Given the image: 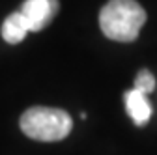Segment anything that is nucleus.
Here are the masks:
<instances>
[{
  "label": "nucleus",
  "mask_w": 157,
  "mask_h": 155,
  "mask_svg": "<svg viewBox=\"0 0 157 155\" xmlns=\"http://www.w3.org/2000/svg\"><path fill=\"white\" fill-rule=\"evenodd\" d=\"M146 17L136 0H109L99 13V26L109 40L129 43L139 37Z\"/></svg>",
  "instance_id": "1"
},
{
  "label": "nucleus",
  "mask_w": 157,
  "mask_h": 155,
  "mask_svg": "<svg viewBox=\"0 0 157 155\" xmlns=\"http://www.w3.org/2000/svg\"><path fill=\"white\" fill-rule=\"evenodd\" d=\"M21 131L32 140L58 142L64 140L73 129L71 116L62 108L32 107L21 116Z\"/></svg>",
  "instance_id": "2"
},
{
  "label": "nucleus",
  "mask_w": 157,
  "mask_h": 155,
  "mask_svg": "<svg viewBox=\"0 0 157 155\" xmlns=\"http://www.w3.org/2000/svg\"><path fill=\"white\" fill-rule=\"evenodd\" d=\"M124 99H125V110L131 116V120L135 122V125H146L151 118V103L148 101L146 93H142L140 90L131 88L124 93Z\"/></svg>",
  "instance_id": "4"
},
{
  "label": "nucleus",
  "mask_w": 157,
  "mask_h": 155,
  "mask_svg": "<svg viewBox=\"0 0 157 155\" xmlns=\"http://www.w3.org/2000/svg\"><path fill=\"white\" fill-rule=\"evenodd\" d=\"M135 88L148 95V93L153 92V88H155V77H153L148 69H140L139 75H136V79H135Z\"/></svg>",
  "instance_id": "6"
},
{
  "label": "nucleus",
  "mask_w": 157,
  "mask_h": 155,
  "mask_svg": "<svg viewBox=\"0 0 157 155\" xmlns=\"http://www.w3.org/2000/svg\"><path fill=\"white\" fill-rule=\"evenodd\" d=\"M2 37H4V41L6 43H11V45H17V43H21L26 34L30 32L28 30V25H26V19L25 15L21 13V9L8 15L4 19V23H2Z\"/></svg>",
  "instance_id": "5"
},
{
  "label": "nucleus",
  "mask_w": 157,
  "mask_h": 155,
  "mask_svg": "<svg viewBox=\"0 0 157 155\" xmlns=\"http://www.w3.org/2000/svg\"><path fill=\"white\" fill-rule=\"evenodd\" d=\"M21 13L26 19L30 32L43 30L58 13V0H25Z\"/></svg>",
  "instance_id": "3"
}]
</instances>
